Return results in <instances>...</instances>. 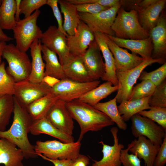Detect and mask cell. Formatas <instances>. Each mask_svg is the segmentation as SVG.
Segmentation results:
<instances>
[{
	"mask_svg": "<svg viewBox=\"0 0 166 166\" xmlns=\"http://www.w3.org/2000/svg\"><path fill=\"white\" fill-rule=\"evenodd\" d=\"M14 99L12 124L8 130L0 131V138L6 139L15 144L22 151L25 158H36L38 156L34 146L31 144L28 136L33 121L26 108L21 106L14 98Z\"/></svg>",
	"mask_w": 166,
	"mask_h": 166,
	"instance_id": "obj_1",
	"label": "cell"
},
{
	"mask_svg": "<svg viewBox=\"0 0 166 166\" xmlns=\"http://www.w3.org/2000/svg\"><path fill=\"white\" fill-rule=\"evenodd\" d=\"M65 105L73 119L76 121L80 126L79 141L81 142L88 132L98 131L114 124L104 113L78 99L66 102Z\"/></svg>",
	"mask_w": 166,
	"mask_h": 166,
	"instance_id": "obj_2",
	"label": "cell"
},
{
	"mask_svg": "<svg viewBox=\"0 0 166 166\" xmlns=\"http://www.w3.org/2000/svg\"><path fill=\"white\" fill-rule=\"evenodd\" d=\"M112 29L115 37L121 39L143 40L149 37V32L140 24L137 11L134 10L127 11L121 6L117 11Z\"/></svg>",
	"mask_w": 166,
	"mask_h": 166,
	"instance_id": "obj_3",
	"label": "cell"
},
{
	"mask_svg": "<svg viewBox=\"0 0 166 166\" xmlns=\"http://www.w3.org/2000/svg\"><path fill=\"white\" fill-rule=\"evenodd\" d=\"M2 58L8 63L7 73L15 83L27 80L31 72V62L26 53L21 51L14 44H6Z\"/></svg>",
	"mask_w": 166,
	"mask_h": 166,
	"instance_id": "obj_4",
	"label": "cell"
},
{
	"mask_svg": "<svg viewBox=\"0 0 166 166\" xmlns=\"http://www.w3.org/2000/svg\"><path fill=\"white\" fill-rule=\"evenodd\" d=\"M40 13L39 10H37L30 16L16 22L13 30L15 46L22 52L26 53L32 43L41 38L43 33L37 24Z\"/></svg>",
	"mask_w": 166,
	"mask_h": 166,
	"instance_id": "obj_5",
	"label": "cell"
},
{
	"mask_svg": "<svg viewBox=\"0 0 166 166\" xmlns=\"http://www.w3.org/2000/svg\"><path fill=\"white\" fill-rule=\"evenodd\" d=\"M80 141L65 143L54 140H38L34 146L37 154L53 160H73L80 154Z\"/></svg>",
	"mask_w": 166,
	"mask_h": 166,
	"instance_id": "obj_6",
	"label": "cell"
},
{
	"mask_svg": "<svg viewBox=\"0 0 166 166\" xmlns=\"http://www.w3.org/2000/svg\"><path fill=\"white\" fill-rule=\"evenodd\" d=\"M101 81L82 83L65 78L51 85L50 93L65 102L78 99L84 94L98 86Z\"/></svg>",
	"mask_w": 166,
	"mask_h": 166,
	"instance_id": "obj_7",
	"label": "cell"
},
{
	"mask_svg": "<svg viewBox=\"0 0 166 166\" xmlns=\"http://www.w3.org/2000/svg\"><path fill=\"white\" fill-rule=\"evenodd\" d=\"M166 62L165 60L160 58L145 60L135 68L123 72L116 71L119 88L116 97L117 102L121 103L124 101L128 100L133 85L144 69L153 63L160 64Z\"/></svg>",
	"mask_w": 166,
	"mask_h": 166,
	"instance_id": "obj_8",
	"label": "cell"
},
{
	"mask_svg": "<svg viewBox=\"0 0 166 166\" xmlns=\"http://www.w3.org/2000/svg\"><path fill=\"white\" fill-rule=\"evenodd\" d=\"M121 6L120 4L96 14L79 12L80 19L93 33L99 32L115 36L112 26Z\"/></svg>",
	"mask_w": 166,
	"mask_h": 166,
	"instance_id": "obj_9",
	"label": "cell"
},
{
	"mask_svg": "<svg viewBox=\"0 0 166 166\" xmlns=\"http://www.w3.org/2000/svg\"><path fill=\"white\" fill-rule=\"evenodd\" d=\"M51 86L45 79L38 83H32L27 79L15 83L13 97L21 106L26 108L50 93Z\"/></svg>",
	"mask_w": 166,
	"mask_h": 166,
	"instance_id": "obj_10",
	"label": "cell"
},
{
	"mask_svg": "<svg viewBox=\"0 0 166 166\" xmlns=\"http://www.w3.org/2000/svg\"><path fill=\"white\" fill-rule=\"evenodd\" d=\"M131 129L135 137L142 136L151 140L154 144L160 146L166 136V130L152 120L138 113L132 116Z\"/></svg>",
	"mask_w": 166,
	"mask_h": 166,
	"instance_id": "obj_11",
	"label": "cell"
},
{
	"mask_svg": "<svg viewBox=\"0 0 166 166\" xmlns=\"http://www.w3.org/2000/svg\"><path fill=\"white\" fill-rule=\"evenodd\" d=\"M41 43L55 53L62 65L68 62L73 55L70 53L67 43V36L55 26H50L44 33L40 39Z\"/></svg>",
	"mask_w": 166,
	"mask_h": 166,
	"instance_id": "obj_12",
	"label": "cell"
},
{
	"mask_svg": "<svg viewBox=\"0 0 166 166\" xmlns=\"http://www.w3.org/2000/svg\"><path fill=\"white\" fill-rule=\"evenodd\" d=\"M65 103L58 100L48 111L46 118L59 130L72 136L74 128L73 119L66 108Z\"/></svg>",
	"mask_w": 166,
	"mask_h": 166,
	"instance_id": "obj_13",
	"label": "cell"
},
{
	"mask_svg": "<svg viewBox=\"0 0 166 166\" xmlns=\"http://www.w3.org/2000/svg\"><path fill=\"white\" fill-rule=\"evenodd\" d=\"M105 35L106 42L114 59L116 71L123 72L130 70L145 61L136 54L130 53L127 50L119 46L107 35Z\"/></svg>",
	"mask_w": 166,
	"mask_h": 166,
	"instance_id": "obj_14",
	"label": "cell"
},
{
	"mask_svg": "<svg viewBox=\"0 0 166 166\" xmlns=\"http://www.w3.org/2000/svg\"><path fill=\"white\" fill-rule=\"evenodd\" d=\"M95 40L94 33L81 21L74 34L67 36V43L69 51L74 56H82Z\"/></svg>",
	"mask_w": 166,
	"mask_h": 166,
	"instance_id": "obj_15",
	"label": "cell"
},
{
	"mask_svg": "<svg viewBox=\"0 0 166 166\" xmlns=\"http://www.w3.org/2000/svg\"><path fill=\"white\" fill-rule=\"evenodd\" d=\"M81 56L92 80H99L101 78L105 73V66L99 47L95 40L91 43L86 52Z\"/></svg>",
	"mask_w": 166,
	"mask_h": 166,
	"instance_id": "obj_16",
	"label": "cell"
},
{
	"mask_svg": "<svg viewBox=\"0 0 166 166\" xmlns=\"http://www.w3.org/2000/svg\"><path fill=\"white\" fill-rule=\"evenodd\" d=\"M110 131L113 136L114 144L110 146L101 141L99 142L102 145V158L99 161L94 160L92 166H121V151L124 145L119 143L118 128L116 127L111 128Z\"/></svg>",
	"mask_w": 166,
	"mask_h": 166,
	"instance_id": "obj_17",
	"label": "cell"
},
{
	"mask_svg": "<svg viewBox=\"0 0 166 166\" xmlns=\"http://www.w3.org/2000/svg\"><path fill=\"white\" fill-rule=\"evenodd\" d=\"M153 46L151 58L163 59L166 57V18L165 12H161L156 26L149 32Z\"/></svg>",
	"mask_w": 166,
	"mask_h": 166,
	"instance_id": "obj_18",
	"label": "cell"
},
{
	"mask_svg": "<svg viewBox=\"0 0 166 166\" xmlns=\"http://www.w3.org/2000/svg\"><path fill=\"white\" fill-rule=\"evenodd\" d=\"M132 141L129 151L144 160L145 166H153L155 158L160 146L154 144L151 140L141 136Z\"/></svg>",
	"mask_w": 166,
	"mask_h": 166,
	"instance_id": "obj_19",
	"label": "cell"
},
{
	"mask_svg": "<svg viewBox=\"0 0 166 166\" xmlns=\"http://www.w3.org/2000/svg\"><path fill=\"white\" fill-rule=\"evenodd\" d=\"M107 36L119 46L127 49L132 53L139 54L145 60L152 58L153 46L150 37L143 40H132L123 39L115 36Z\"/></svg>",
	"mask_w": 166,
	"mask_h": 166,
	"instance_id": "obj_20",
	"label": "cell"
},
{
	"mask_svg": "<svg viewBox=\"0 0 166 166\" xmlns=\"http://www.w3.org/2000/svg\"><path fill=\"white\" fill-rule=\"evenodd\" d=\"M95 39L101 52L105 61V73L101 78L103 81L111 82L113 85H118L116 76L114 59L105 40V34L97 32L94 33Z\"/></svg>",
	"mask_w": 166,
	"mask_h": 166,
	"instance_id": "obj_21",
	"label": "cell"
},
{
	"mask_svg": "<svg viewBox=\"0 0 166 166\" xmlns=\"http://www.w3.org/2000/svg\"><path fill=\"white\" fill-rule=\"evenodd\" d=\"M42 45L40 40L37 39L30 48L32 57L31 70L27 80L33 83H40L45 79V65L42 55Z\"/></svg>",
	"mask_w": 166,
	"mask_h": 166,
	"instance_id": "obj_22",
	"label": "cell"
},
{
	"mask_svg": "<svg viewBox=\"0 0 166 166\" xmlns=\"http://www.w3.org/2000/svg\"><path fill=\"white\" fill-rule=\"evenodd\" d=\"M166 2V0H158L147 8L137 10L139 22L145 30L149 32L156 26Z\"/></svg>",
	"mask_w": 166,
	"mask_h": 166,
	"instance_id": "obj_23",
	"label": "cell"
},
{
	"mask_svg": "<svg viewBox=\"0 0 166 166\" xmlns=\"http://www.w3.org/2000/svg\"><path fill=\"white\" fill-rule=\"evenodd\" d=\"M62 66L66 78L82 83L93 81L81 56H73L71 59Z\"/></svg>",
	"mask_w": 166,
	"mask_h": 166,
	"instance_id": "obj_24",
	"label": "cell"
},
{
	"mask_svg": "<svg viewBox=\"0 0 166 166\" xmlns=\"http://www.w3.org/2000/svg\"><path fill=\"white\" fill-rule=\"evenodd\" d=\"M24 154L17 146L6 139L0 138V164L5 166H24Z\"/></svg>",
	"mask_w": 166,
	"mask_h": 166,
	"instance_id": "obj_25",
	"label": "cell"
},
{
	"mask_svg": "<svg viewBox=\"0 0 166 166\" xmlns=\"http://www.w3.org/2000/svg\"><path fill=\"white\" fill-rule=\"evenodd\" d=\"M30 132L34 135L45 134L60 140L61 142L70 143L74 141L73 137L62 132L53 125L46 117L33 121Z\"/></svg>",
	"mask_w": 166,
	"mask_h": 166,
	"instance_id": "obj_26",
	"label": "cell"
},
{
	"mask_svg": "<svg viewBox=\"0 0 166 166\" xmlns=\"http://www.w3.org/2000/svg\"><path fill=\"white\" fill-rule=\"evenodd\" d=\"M58 3L64 15V30L68 35H73L81 21L76 5L68 0H58Z\"/></svg>",
	"mask_w": 166,
	"mask_h": 166,
	"instance_id": "obj_27",
	"label": "cell"
},
{
	"mask_svg": "<svg viewBox=\"0 0 166 166\" xmlns=\"http://www.w3.org/2000/svg\"><path fill=\"white\" fill-rule=\"evenodd\" d=\"M42 51L43 59L45 62V78L49 77L58 80L66 78L57 54L42 44Z\"/></svg>",
	"mask_w": 166,
	"mask_h": 166,
	"instance_id": "obj_28",
	"label": "cell"
},
{
	"mask_svg": "<svg viewBox=\"0 0 166 166\" xmlns=\"http://www.w3.org/2000/svg\"><path fill=\"white\" fill-rule=\"evenodd\" d=\"M59 99L50 93L33 102L25 108L33 121L46 117L50 108Z\"/></svg>",
	"mask_w": 166,
	"mask_h": 166,
	"instance_id": "obj_29",
	"label": "cell"
},
{
	"mask_svg": "<svg viewBox=\"0 0 166 166\" xmlns=\"http://www.w3.org/2000/svg\"><path fill=\"white\" fill-rule=\"evenodd\" d=\"M119 88L118 85L113 86L111 82L106 81L87 92L78 99L93 106L102 99L117 91Z\"/></svg>",
	"mask_w": 166,
	"mask_h": 166,
	"instance_id": "obj_30",
	"label": "cell"
},
{
	"mask_svg": "<svg viewBox=\"0 0 166 166\" xmlns=\"http://www.w3.org/2000/svg\"><path fill=\"white\" fill-rule=\"evenodd\" d=\"M150 97V96L139 99L122 101L117 106V109L123 120L125 122L128 121L134 115L150 109L148 104Z\"/></svg>",
	"mask_w": 166,
	"mask_h": 166,
	"instance_id": "obj_31",
	"label": "cell"
},
{
	"mask_svg": "<svg viewBox=\"0 0 166 166\" xmlns=\"http://www.w3.org/2000/svg\"><path fill=\"white\" fill-rule=\"evenodd\" d=\"M15 0H2L0 6V26L2 29L13 30L16 26Z\"/></svg>",
	"mask_w": 166,
	"mask_h": 166,
	"instance_id": "obj_32",
	"label": "cell"
},
{
	"mask_svg": "<svg viewBox=\"0 0 166 166\" xmlns=\"http://www.w3.org/2000/svg\"><path fill=\"white\" fill-rule=\"evenodd\" d=\"M116 97L104 102H99L93 106L96 109L104 113L120 129L125 131L127 125L123 119L117 109Z\"/></svg>",
	"mask_w": 166,
	"mask_h": 166,
	"instance_id": "obj_33",
	"label": "cell"
},
{
	"mask_svg": "<svg viewBox=\"0 0 166 166\" xmlns=\"http://www.w3.org/2000/svg\"><path fill=\"white\" fill-rule=\"evenodd\" d=\"M13 96L5 95L0 97V131H4L9 123L13 112Z\"/></svg>",
	"mask_w": 166,
	"mask_h": 166,
	"instance_id": "obj_34",
	"label": "cell"
},
{
	"mask_svg": "<svg viewBox=\"0 0 166 166\" xmlns=\"http://www.w3.org/2000/svg\"><path fill=\"white\" fill-rule=\"evenodd\" d=\"M156 86L150 81L144 80L133 87L129 99L132 101L150 96L154 92Z\"/></svg>",
	"mask_w": 166,
	"mask_h": 166,
	"instance_id": "obj_35",
	"label": "cell"
},
{
	"mask_svg": "<svg viewBox=\"0 0 166 166\" xmlns=\"http://www.w3.org/2000/svg\"><path fill=\"white\" fill-rule=\"evenodd\" d=\"M15 83L6 72L5 63L3 61L0 66V97L7 95L13 96Z\"/></svg>",
	"mask_w": 166,
	"mask_h": 166,
	"instance_id": "obj_36",
	"label": "cell"
},
{
	"mask_svg": "<svg viewBox=\"0 0 166 166\" xmlns=\"http://www.w3.org/2000/svg\"><path fill=\"white\" fill-rule=\"evenodd\" d=\"M138 114L156 122L166 130V108L151 107L149 110H143Z\"/></svg>",
	"mask_w": 166,
	"mask_h": 166,
	"instance_id": "obj_37",
	"label": "cell"
},
{
	"mask_svg": "<svg viewBox=\"0 0 166 166\" xmlns=\"http://www.w3.org/2000/svg\"><path fill=\"white\" fill-rule=\"evenodd\" d=\"M148 104L153 107L166 108V80L156 86L154 92L150 96Z\"/></svg>",
	"mask_w": 166,
	"mask_h": 166,
	"instance_id": "obj_38",
	"label": "cell"
},
{
	"mask_svg": "<svg viewBox=\"0 0 166 166\" xmlns=\"http://www.w3.org/2000/svg\"><path fill=\"white\" fill-rule=\"evenodd\" d=\"M166 77V62L157 69L149 72L143 70L138 79L142 81L148 80L156 86L160 85Z\"/></svg>",
	"mask_w": 166,
	"mask_h": 166,
	"instance_id": "obj_39",
	"label": "cell"
},
{
	"mask_svg": "<svg viewBox=\"0 0 166 166\" xmlns=\"http://www.w3.org/2000/svg\"><path fill=\"white\" fill-rule=\"evenodd\" d=\"M47 0H22L20 3L21 14L24 15V18L30 16L34 10H38L42 6L46 4Z\"/></svg>",
	"mask_w": 166,
	"mask_h": 166,
	"instance_id": "obj_40",
	"label": "cell"
},
{
	"mask_svg": "<svg viewBox=\"0 0 166 166\" xmlns=\"http://www.w3.org/2000/svg\"><path fill=\"white\" fill-rule=\"evenodd\" d=\"M132 141L128 145L125 149H122L121 151V160L123 166H141L140 160L135 155L129 154V150L132 145Z\"/></svg>",
	"mask_w": 166,
	"mask_h": 166,
	"instance_id": "obj_41",
	"label": "cell"
},
{
	"mask_svg": "<svg viewBox=\"0 0 166 166\" xmlns=\"http://www.w3.org/2000/svg\"><path fill=\"white\" fill-rule=\"evenodd\" d=\"M75 5L79 12L92 14L98 13L110 8L97 3H86Z\"/></svg>",
	"mask_w": 166,
	"mask_h": 166,
	"instance_id": "obj_42",
	"label": "cell"
},
{
	"mask_svg": "<svg viewBox=\"0 0 166 166\" xmlns=\"http://www.w3.org/2000/svg\"><path fill=\"white\" fill-rule=\"evenodd\" d=\"M58 0H47L46 4L51 8L54 15L58 24V29L67 36H68L63 28V19L61 12L57 6Z\"/></svg>",
	"mask_w": 166,
	"mask_h": 166,
	"instance_id": "obj_43",
	"label": "cell"
},
{
	"mask_svg": "<svg viewBox=\"0 0 166 166\" xmlns=\"http://www.w3.org/2000/svg\"><path fill=\"white\" fill-rule=\"evenodd\" d=\"M166 163V136L160 146L154 160L153 166H164Z\"/></svg>",
	"mask_w": 166,
	"mask_h": 166,
	"instance_id": "obj_44",
	"label": "cell"
},
{
	"mask_svg": "<svg viewBox=\"0 0 166 166\" xmlns=\"http://www.w3.org/2000/svg\"><path fill=\"white\" fill-rule=\"evenodd\" d=\"M77 4L86 3H97L102 6L111 8L121 4L119 0H77Z\"/></svg>",
	"mask_w": 166,
	"mask_h": 166,
	"instance_id": "obj_45",
	"label": "cell"
},
{
	"mask_svg": "<svg viewBox=\"0 0 166 166\" xmlns=\"http://www.w3.org/2000/svg\"><path fill=\"white\" fill-rule=\"evenodd\" d=\"M89 159L86 156L79 154L72 160L70 166H87L89 164Z\"/></svg>",
	"mask_w": 166,
	"mask_h": 166,
	"instance_id": "obj_46",
	"label": "cell"
},
{
	"mask_svg": "<svg viewBox=\"0 0 166 166\" xmlns=\"http://www.w3.org/2000/svg\"><path fill=\"white\" fill-rule=\"evenodd\" d=\"M44 160L52 162L54 166H70L72 160H53L47 158L41 154L38 155Z\"/></svg>",
	"mask_w": 166,
	"mask_h": 166,
	"instance_id": "obj_47",
	"label": "cell"
},
{
	"mask_svg": "<svg viewBox=\"0 0 166 166\" xmlns=\"http://www.w3.org/2000/svg\"><path fill=\"white\" fill-rule=\"evenodd\" d=\"M140 0H120L121 6L124 9L126 8L136 10Z\"/></svg>",
	"mask_w": 166,
	"mask_h": 166,
	"instance_id": "obj_48",
	"label": "cell"
},
{
	"mask_svg": "<svg viewBox=\"0 0 166 166\" xmlns=\"http://www.w3.org/2000/svg\"><path fill=\"white\" fill-rule=\"evenodd\" d=\"M158 0H140L138 4L136 11L139 9H143L147 8L156 3Z\"/></svg>",
	"mask_w": 166,
	"mask_h": 166,
	"instance_id": "obj_49",
	"label": "cell"
},
{
	"mask_svg": "<svg viewBox=\"0 0 166 166\" xmlns=\"http://www.w3.org/2000/svg\"><path fill=\"white\" fill-rule=\"evenodd\" d=\"M2 3V0H0V6ZM13 38L8 36L3 31L0 26V40L6 42L12 41Z\"/></svg>",
	"mask_w": 166,
	"mask_h": 166,
	"instance_id": "obj_50",
	"label": "cell"
},
{
	"mask_svg": "<svg viewBox=\"0 0 166 166\" xmlns=\"http://www.w3.org/2000/svg\"><path fill=\"white\" fill-rule=\"evenodd\" d=\"M15 0L16 2V9L15 18L16 21H18L21 20L20 18V15L21 14L20 5L21 0Z\"/></svg>",
	"mask_w": 166,
	"mask_h": 166,
	"instance_id": "obj_51",
	"label": "cell"
},
{
	"mask_svg": "<svg viewBox=\"0 0 166 166\" xmlns=\"http://www.w3.org/2000/svg\"><path fill=\"white\" fill-rule=\"evenodd\" d=\"M6 45V42L0 40V66L2 62V53Z\"/></svg>",
	"mask_w": 166,
	"mask_h": 166,
	"instance_id": "obj_52",
	"label": "cell"
}]
</instances>
